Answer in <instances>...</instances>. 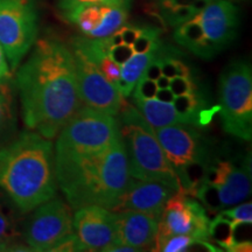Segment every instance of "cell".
<instances>
[{"label":"cell","mask_w":252,"mask_h":252,"mask_svg":"<svg viewBox=\"0 0 252 252\" xmlns=\"http://www.w3.org/2000/svg\"><path fill=\"white\" fill-rule=\"evenodd\" d=\"M15 87L28 130L52 140L82 108L74 53L55 39L36 40Z\"/></svg>","instance_id":"cell-1"},{"label":"cell","mask_w":252,"mask_h":252,"mask_svg":"<svg viewBox=\"0 0 252 252\" xmlns=\"http://www.w3.org/2000/svg\"><path fill=\"white\" fill-rule=\"evenodd\" d=\"M54 145L34 131L0 147V189L21 213L56 195Z\"/></svg>","instance_id":"cell-2"},{"label":"cell","mask_w":252,"mask_h":252,"mask_svg":"<svg viewBox=\"0 0 252 252\" xmlns=\"http://www.w3.org/2000/svg\"><path fill=\"white\" fill-rule=\"evenodd\" d=\"M55 173L58 185L72 209L96 204L111 210L131 179L121 132L105 149L56 168Z\"/></svg>","instance_id":"cell-3"},{"label":"cell","mask_w":252,"mask_h":252,"mask_svg":"<svg viewBox=\"0 0 252 252\" xmlns=\"http://www.w3.org/2000/svg\"><path fill=\"white\" fill-rule=\"evenodd\" d=\"M118 115L119 132L124 141L132 178L161 182L174 190L181 189L178 175L158 141L153 127L139 110L124 100Z\"/></svg>","instance_id":"cell-4"},{"label":"cell","mask_w":252,"mask_h":252,"mask_svg":"<svg viewBox=\"0 0 252 252\" xmlns=\"http://www.w3.org/2000/svg\"><path fill=\"white\" fill-rule=\"evenodd\" d=\"M238 8L230 0H214L176 27L174 40L194 55L210 60L234 41Z\"/></svg>","instance_id":"cell-5"},{"label":"cell","mask_w":252,"mask_h":252,"mask_svg":"<svg viewBox=\"0 0 252 252\" xmlns=\"http://www.w3.org/2000/svg\"><path fill=\"white\" fill-rule=\"evenodd\" d=\"M119 133L115 116L82 106L59 132L55 145V169L105 149Z\"/></svg>","instance_id":"cell-6"},{"label":"cell","mask_w":252,"mask_h":252,"mask_svg":"<svg viewBox=\"0 0 252 252\" xmlns=\"http://www.w3.org/2000/svg\"><path fill=\"white\" fill-rule=\"evenodd\" d=\"M220 115L226 133L241 140L252 138V70L236 60L223 69L219 82Z\"/></svg>","instance_id":"cell-7"},{"label":"cell","mask_w":252,"mask_h":252,"mask_svg":"<svg viewBox=\"0 0 252 252\" xmlns=\"http://www.w3.org/2000/svg\"><path fill=\"white\" fill-rule=\"evenodd\" d=\"M37 33V13L32 0H0V46L11 70H17Z\"/></svg>","instance_id":"cell-8"},{"label":"cell","mask_w":252,"mask_h":252,"mask_svg":"<svg viewBox=\"0 0 252 252\" xmlns=\"http://www.w3.org/2000/svg\"><path fill=\"white\" fill-rule=\"evenodd\" d=\"M209 222L210 219L201 203L184 189H179L163 207L152 250H159L160 245L174 235H191L197 239L208 241Z\"/></svg>","instance_id":"cell-9"},{"label":"cell","mask_w":252,"mask_h":252,"mask_svg":"<svg viewBox=\"0 0 252 252\" xmlns=\"http://www.w3.org/2000/svg\"><path fill=\"white\" fill-rule=\"evenodd\" d=\"M25 224L23 237L32 251H53L74 232L71 208L54 196L37 206Z\"/></svg>","instance_id":"cell-10"},{"label":"cell","mask_w":252,"mask_h":252,"mask_svg":"<svg viewBox=\"0 0 252 252\" xmlns=\"http://www.w3.org/2000/svg\"><path fill=\"white\" fill-rule=\"evenodd\" d=\"M153 130L176 175L190 163L212 160L209 144L194 125H167Z\"/></svg>","instance_id":"cell-11"},{"label":"cell","mask_w":252,"mask_h":252,"mask_svg":"<svg viewBox=\"0 0 252 252\" xmlns=\"http://www.w3.org/2000/svg\"><path fill=\"white\" fill-rule=\"evenodd\" d=\"M72 53L76 64L78 94L82 106L115 117L118 116L124 103V97L117 87L106 80L93 62L74 50Z\"/></svg>","instance_id":"cell-12"},{"label":"cell","mask_w":252,"mask_h":252,"mask_svg":"<svg viewBox=\"0 0 252 252\" xmlns=\"http://www.w3.org/2000/svg\"><path fill=\"white\" fill-rule=\"evenodd\" d=\"M72 229L86 251H106L117 243L116 213L104 207L78 208L72 216Z\"/></svg>","instance_id":"cell-13"},{"label":"cell","mask_w":252,"mask_h":252,"mask_svg":"<svg viewBox=\"0 0 252 252\" xmlns=\"http://www.w3.org/2000/svg\"><path fill=\"white\" fill-rule=\"evenodd\" d=\"M175 191L161 182L138 180L131 176L125 191L111 210H134L160 217L166 202Z\"/></svg>","instance_id":"cell-14"},{"label":"cell","mask_w":252,"mask_h":252,"mask_svg":"<svg viewBox=\"0 0 252 252\" xmlns=\"http://www.w3.org/2000/svg\"><path fill=\"white\" fill-rule=\"evenodd\" d=\"M115 213L117 243L130 245L139 251L154 247L160 217L134 210Z\"/></svg>","instance_id":"cell-15"},{"label":"cell","mask_w":252,"mask_h":252,"mask_svg":"<svg viewBox=\"0 0 252 252\" xmlns=\"http://www.w3.org/2000/svg\"><path fill=\"white\" fill-rule=\"evenodd\" d=\"M222 210L243 202L251 194V160L250 156L239 165L234 166L232 171L222 187L217 188Z\"/></svg>","instance_id":"cell-16"},{"label":"cell","mask_w":252,"mask_h":252,"mask_svg":"<svg viewBox=\"0 0 252 252\" xmlns=\"http://www.w3.org/2000/svg\"><path fill=\"white\" fill-rule=\"evenodd\" d=\"M169 48L162 45L161 41L154 45L149 52L146 53H134L130 59L121 65V76L116 83V87L122 94L123 97H128L133 91L135 84L143 77L145 69L147 65L160 56L166 53Z\"/></svg>","instance_id":"cell-17"},{"label":"cell","mask_w":252,"mask_h":252,"mask_svg":"<svg viewBox=\"0 0 252 252\" xmlns=\"http://www.w3.org/2000/svg\"><path fill=\"white\" fill-rule=\"evenodd\" d=\"M134 105L144 116L147 123L153 128L162 127L167 125L189 124V122L176 112L172 103H163L156 98L153 99H135ZM190 125V124H189Z\"/></svg>","instance_id":"cell-18"},{"label":"cell","mask_w":252,"mask_h":252,"mask_svg":"<svg viewBox=\"0 0 252 252\" xmlns=\"http://www.w3.org/2000/svg\"><path fill=\"white\" fill-rule=\"evenodd\" d=\"M21 236L13 208L0 196V251H32L28 245L20 243Z\"/></svg>","instance_id":"cell-19"},{"label":"cell","mask_w":252,"mask_h":252,"mask_svg":"<svg viewBox=\"0 0 252 252\" xmlns=\"http://www.w3.org/2000/svg\"><path fill=\"white\" fill-rule=\"evenodd\" d=\"M15 82L9 76L0 82V144L15 131Z\"/></svg>","instance_id":"cell-20"},{"label":"cell","mask_w":252,"mask_h":252,"mask_svg":"<svg viewBox=\"0 0 252 252\" xmlns=\"http://www.w3.org/2000/svg\"><path fill=\"white\" fill-rule=\"evenodd\" d=\"M128 0H124L121 2H115V4H108L105 9V13L97 26L88 37H106L112 35L115 32L123 27L126 23L128 14Z\"/></svg>","instance_id":"cell-21"},{"label":"cell","mask_w":252,"mask_h":252,"mask_svg":"<svg viewBox=\"0 0 252 252\" xmlns=\"http://www.w3.org/2000/svg\"><path fill=\"white\" fill-rule=\"evenodd\" d=\"M108 4L88 5L68 14L65 19L70 24L76 25L82 33L88 36L102 21Z\"/></svg>","instance_id":"cell-22"},{"label":"cell","mask_w":252,"mask_h":252,"mask_svg":"<svg viewBox=\"0 0 252 252\" xmlns=\"http://www.w3.org/2000/svg\"><path fill=\"white\" fill-rule=\"evenodd\" d=\"M173 106L179 115L185 117L190 125L201 124V108L203 106V97L198 91L175 96L173 99Z\"/></svg>","instance_id":"cell-23"},{"label":"cell","mask_w":252,"mask_h":252,"mask_svg":"<svg viewBox=\"0 0 252 252\" xmlns=\"http://www.w3.org/2000/svg\"><path fill=\"white\" fill-rule=\"evenodd\" d=\"M208 236L209 239L219 244L220 248L230 251L235 243L231 220L223 215H219L216 219L210 220L208 225Z\"/></svg>","instance_id":"cell-24"},{"label":"cell","mask_w":252,"mask_h":252,"mask_svg":"<svg viewBox=\"0 0 252 252\" xmlns=\"http://www.w3.org/2000/svg\"><path fill=\"white\" fill-rule=\"evenodd\" d=\"M178 54L179 53L176 52L163 56L161 62V75L168 78H173L175 76L190 77V69L184 61H180V60L175 58Z\"/></svg>","instance_id":"cell-25"},{"label":"cell","mask_w":252,"mask_h":252,"mask_svg":"<svg viewBox=\"0 0 252 252\" xmlns=\"http://www.w3.org/2000/svg\"><path fill=\"white\" fill-rule=\"evenodd\" d=\"M195 197L200 200L204 208H207L209 212H220L222 210V204H220L219 190L216 187L212 185L201 182L196 189Z\"/></svg>","instance_id":"cell-26"},{"label":"cell","mask_w":252,"mask_h":252,"mask_svg":"<svg viewBox=\"0 0 252 252\" xmlns=\"http://www.w3.org/2000/svg\"><path fill=\"white\" fill-rule=\"evenodd\" d=\"M159 31L153 27H144L138 39L132 43L134 53H146L159 42Z\"/></svg>","instance_id":"cell-27"},{"label":"cell","mask_w":252,"mask_h":252,"mask_svg":"<svg viewBox=\"0 0 252 252\" xmlns=\"http://www.w3.org/2000/svg\"><path fill=\"white\" fill-rule=\"evenodd\" d=\"M234 207V206H232ZM220 215L228 217L232 222H239V223H248L251 224L252 223V203L247 202L242 204H236V207L231 208H225L222 210Z\"/></svg>","instance_id":"cell-28"},{"label":"cell","mask_w":252,"mask_h":252,"mask_svg":"<svg viewBox=\"0 0 252 252\" xmlns=\"http://www.w3.org/2000/svg\"><path fill=\"white\" fill-rule=\"evenodd\" d=\"M121 1H124V0H59L58 7L63 17L65 18L71 12L84 7V6L96 4H115V2Z\"/></svg>","instance_id":"cell-29"},{"label":"cell","mask_w":252,"mask_h":252,"mask_svg":"<svg viewBox=\"0 0 252 252\" xmlns=\"http://www.w3.org/2000/svg\"><path fill=\"white\" fill-rule=\"evenodd\" d=\"M96 67L99 69V71L104 75L106 80L111 82L116 86L117 81L121 76V64L116 63L110 59V56H104L100 61L97 62Z\"/></svg>","instance_id":"cell-30"},{"label":"cell","mask_w":252,"mask_h":252,"mask_svg":"<svg viewBox=\"0 0 252 252\" xmlns=\"http://www.w3.org/2000/svg\"><path fill=\"white\" fill-rule=\"evenodd\" d=\"M133 98L135 99H153L157 94L156 81L141 77L134 87Z\"/></svg>","instance_id":"cell-31"},{"label":"cell","mask_w":252,"mask_h":252,"mask_svg":"<svg viewBox=\"0 0 252 252\" xmlns=\"http://www.w3.org/2000/svg\"><path fill=\"white\" fill-rule=\"evenodd\" d=\"M169 89L174 96H181V94H190L196 91L195 83L190 80V77L175 76L169 81Z\"/></svg>","instance_id":"cell-32"},{"label":"cell","mask_w":252,"mask_h":252,"mask_svg":"<svg viewBox=\"0 0 252 252\" xmlns=\"http://www.w3.org/2000/svg\"><path fill=\"white\" fill-rule=\"evenodd\" d=\"M75 251H86V248L83 247V244L81 243L80 239L77 238V236L75 235V232H72L69 236H67L63 241L56 245L53 249L52 252H75Z\"/></svg>","instance_id":"cell-33"},{"label":"cell","mask_w":252,"mask_h":252,"mask_svg":"<svg viewBox=\"0 0 252 252\" xmlns=\"http://www.w3.org/2000/svg\"><path fill=\"white\" fill-rule=\"evenodd\" d=\"M134 54V50L131 45H126V43H121V45L111 47L109 52V56L112 61H115L118 64H123Z\"/></svg>","instance_id":"cell-34"},{"label":"cell","mask_w":252,"mask_h":252,"mask_svg":"<svg viewBox=\"0 0 252 252\" xmlns=\"http://www.w3.org/2000/svg\"><path fill=\"white\" fill-rule=\"evenodd\" d=\"M144 27H135V26H123L118 30L119 34H121L123 43L126 45H132L135 40L138 39V36L140 35L141 32H143Z\"/></svg>","instance_id":"cell-35"},{"label":"cell","mask_w":252,"mask_h":252,"mask_svg":"<svg viewBox=\"0 0 252 252\" xmlns=\"http://www.w3.org/2000/svg\"><path fill=\"white\" fill-rule=\"evenodd\" d=\"M9 76H11V68H9L4 49L0 46V82Z\"/></svg>","instance_id":"cell-36"},{"label":"cell","mask_w":252,"mask_h":252,"mask_svg":"<svg viewBox=\"0 0 252 252\" xmlns=\"http://www.w3.org/2000/svg\"><path fill=\"white\" fill-rule=\"evenodd\" d=\"M174 97L175 96L173 94L171 89H169V88H166V89H158L154 98L163 103H172Z\"/></svg>","instance_id":"cell-37"},{"label":"cell","mask_w":252,"mask_h":252,"mask_svg":"<svg viewBox=\"0 0 252 252\" xmlns=\"http://www.w3.org/2000/svg\"><path fill=\"white\" fill-rule=\"evenodd\" d=\"M169 81H171V78L163 76V75H160V76L156 80L157 88L158 89H166V88H169Z\"/></svg>","instance_id":"cell-38"},{"label":"cell","mask_w":252,"mask_h":252,"mask_svg":"<svg viewBox=\"0 0 252 252\" xmlns=\"http://www.w3.org/2000/svg\"><path fill=\"white\" fill-rule=\"evenodd\" d=\"M202 1L207 2V4H208V2H210V1H214V0H202Z\"/></svg>","instance_id":"cell-39"}]
</instances>
